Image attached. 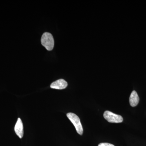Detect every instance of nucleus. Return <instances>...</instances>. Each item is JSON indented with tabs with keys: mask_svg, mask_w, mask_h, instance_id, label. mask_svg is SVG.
<instances>
[{
	"mask_svg": "<svg viewBox=\"0 0 146 146\" xmlns=\"http://www.w3.org/2000/svg\"><path fill=\"white\" fill-rule=\"evenodd\" d=\"M42 44L48 50H52L54 46V39L51 33L46 32L43 34L41 38Z\"/></svg>",
	"mask_w": 146,
	"mask_h": 146,
	"instance_id": "obj_1",
	"label": "nucleus"
},
{
	"mask_svg": "<svg viewBox=\"0 0 146 146\" xmlns=\"http://www.w3.org/2000/svg\"><path fill=\"white\" fill-rule=\"evenodd\" d=\"M104 117L109 123H121L123 120L121 115H117L109 111H106L104 112Z\"/></svg>",
	"mask_w": 146,
	"mask_h": 146,
	"instance_id": "obj_3",
	"label": "nucleus"
},
{
	"mask_svg": "<svg viewBox=\"0 0 146 146\" xmlns=\"http://www.w3.org/2000/svg\"><path fill=\"white\" fill-rule=\"evenodd\" d=\"M68 85L67 82L64 80L60 79L52 82L51 84L50 87L52 89L61 90L65 89Z\"/></svg>",
	"mask_w": 146,
	"mask_h": 146,
	"instance_id": "obj_4",
	"label": "nucleus"
},
{
	"mask_svg": "<svg viewBox=\"0 0 146 146\" xmlns=\"http://www.w3.org/2000/svg\"><path fill=\"white\" fill-rule=\"evenodd\" d=\"M67 116L74 126L77 133L80 135H82L83 133V127L78 116L72 112L68 113Z\"/></svg>",
	"mask_w": 146,
	"mask_h": 146,
	"instance_id": "obj_2",
	"label": "nucleus"
},
{
	"mask_svg": "<svg viewBox=\"0 0 146 146\" xmlns=\"http://www.w3.org/2000/svg\"><path fill=\"white\" fill-rule=\"evenodd\" d=\"M98 146H115L111 144L108 143H101Z\"/></svg>",
	"mask_w": 146,
	"mask_h": 146,
	"instance_id": "obj_7",
	"label": "nucleus"
},
{
	"mask_svg": "<svg viewBox=\"0 0 146 146\" xmlns=\"http://www.w3.org/2000/svg\"><path fill=\"white\" fill-rule=\"evenodd\" d=\"M129 104L132 107H135L138 104L139 102V98L137 92L133 91L131 94L129 99Z\"/></svg>",
	"mask_w": 146,
	"mask_h": 146,
	"instance_id": "obj_6",
	"label": "nucleus"
},
{
	"mask_svg": "<svg viewBox=\"0 0 146 146\" xmlns=\"http://www.w3.org/2000/svg\"><path fill=\"white\" fill-rule=\"evenodd\" d=\"M14 130L16 134L19 138H23L24 135L23 125L22 120L20 118H18L14 127Z\"/></svg>",
	"mask_w": 146,
	"mask_h": 146,
	"instance_id": "obj_5",
	"label": "nucleus"
}]
</instances>
